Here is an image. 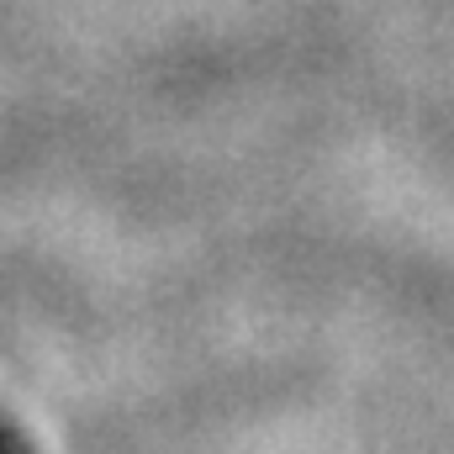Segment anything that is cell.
<instances>
[{
  "mask_svg": "<svg viewBox=\"0 0 454 454\" xmlns=\"http://www.w3.org/2000/svg\"><path fill=\"white\" fill-rule=\"evenodd\" d=\"M0 454H32V444H27V439H21L5 418H0Z\"/></svg>",
  "mask_w": 454,
  "mask_h": 454,
  "instance_id": "1",
  "label": "cell"
}]
</instances>
